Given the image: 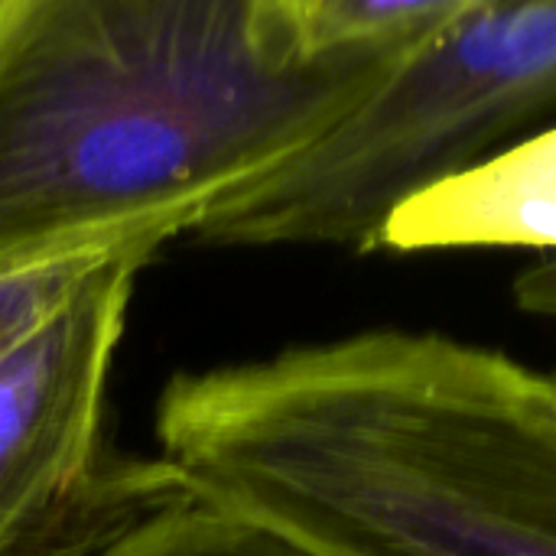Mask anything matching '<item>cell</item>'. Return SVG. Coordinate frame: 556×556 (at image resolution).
Instances as JSON below:
<instances>
[{"label":"cell","instance_id":"cell-1","mask_svg":"<svg viewBox=\"0 0 556 556\" xmlns=\"http://www.w3.org/2000/svg\"><path fill=\"white\" fill-rule=\"evenodd\" d=\"M163 463L316 556H556V375L362 332L176 375Z\"/></svg>","mask_w":556,"mask_h":556},{"label":"cell","instance_id":"cell-2","mask_svg":"<svg viewBox=\"0 0 556 556\" xmlns=\"http://www.w3.org/2000/svg\"><path fill=\"white\" fill-rule=\"evenodd\" d=\"M407 52L306 55L280 0H0V274L189 235Z\"/></svg>","mask_w":556,"mask_h":556},{"label":"cell","instance_id":"cell-3","mask_svg":"<svg viewBox=\"0 0 556 556\" xmlns=\"http://www.w3.org/2000/svg\"><path fill=\"white\" fill-rule=\"evenodd\" d=\"M551 124L556 0H466L316 143L212 202L189 238L371 254L404 202Z\"/></svg>","mask_w":556,"mask_h":556},{"label":"cell","instance_id":"cell-4","mask_svg":"<svg viewBox=\"0 0 556 556\" xmlns=\"http://www.w3.org/2000/svg\"><path fill=\"white\" fill-rule=\"evenodd\" d=\"M166 241L121 248L0 358V556L36 554L94 485L104 388L134 283Z\"/></svg>","mask_w":556,"mask_h":556},{"label":"cell","instance_id":"cell-5","mask_svg":"<svg viewBox=\"0 0 556 556\" xmlns=\"http://www.w3.org/2000/svg\"><path fill=\"white\" fill-rule=\"evenodd\" d=\"M33 556H316L195 492L163 459L101 466L68 521Z\"/></svg>","mask_w":556,"mask_h":556},{"label":"cell","instance_id":"cell-6","mask_svg":"<svg viewBox=\"0 0 556 556\" xmlns=\"http://www.w3.org/2000/svg\"><path fill=\"white\" fill-rule=\"evenodd\" d=\"M456 248L556 251V124L414 195L388 218L375 244L391 254Z\"/></svg>","mask_w":556,"mask_h":556},{"label":"cell","instance_id":"cell-7","mask_svg":"<svg viewBox=\"0 0 556 556\" xmlns=\"http://www.w3.org/2000/svg\"><path fill=\"white\" fill-rule=\"evenodd\" d=\"M306 55L349 49H414L443 29L466 0H280Z\"/></svg>","mask_w":556,"mask_h":556},{"label":"cell","instance_id":"cell-8","mask_svg":"<svg viewBox=\"0 0 556 556\" xmlns=\"http://www.w3.org/2000/svg\"><path fill=\"white\" fill-rule=\"evenodd\" d=\"M121 248L75 254V257L46 261V264L0 274V358L10 355L20 342H26L36 329H42L81 290V283L104 261H111Z\"/></svg>","mask_w":556,"mask_h":556},{"label":"cell","instance_id":"cell-9","mask_svg":"<svg viewBox=\"0 0 556 556\" xmlns=\"http://www.w3.org/2000/svg\"><path fill=\"white\" fill-rule=\"evenodd\" d=\"M518 296L528 309L556 316V257L518 280Z\"/></svg>","mask_w":556,"mask_h":556}]
</instances>
